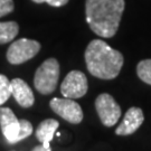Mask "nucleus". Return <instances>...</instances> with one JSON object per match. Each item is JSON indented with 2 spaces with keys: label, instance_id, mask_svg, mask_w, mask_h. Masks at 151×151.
<instances>
[{
  "label": "nucleus",
  "instance_id": "f257e3e1",
  "mask_svg": "<svg viewBox=\"0 0 151 151\" xmlns=\"http://www.w3.org/2000/svg\"><path fill=\"white\" fill-rule=\"evenodd\" d=\"M124 0H86V22L92 32L103 38L113 37L119 29Z\"/></svg>",
  "mask_w": 151,
  "mask_h": 151
},
{
  "label": "nucleus",
  "instance_id": "f03ea898",
  "mask_svg": "<svg viewBox=\"0 0 151 151\" xmlns=\"http://www.w3.org/2000/svg\"><path fill=\"white\" fill-rule=\"evenodd\" d=\"M84 56L88 72L101 80L115 78L123 66V55L102 39L92 40Z\"/></svg>",
  "mask_w": 151,
  "mask_h": 151
},
{
  "label": "nucleus",
  "instance_id": "7ed1b4c3",
  "mask_svg": "<svg viewBox=\"0 0 151 151\" xmlns=\"http://www.w3.org/2000/svg\"><path fill=\"white\" fill-rule=\"evenodd\" d=\"M60 78V64L55 58H48L37 68L34 77L35 88L42 94H50L55 91Z\"/></svg>",
  "mask_w": 151,
  "mask_h": 151
},
{
  "label": "nucleus",
  "instance_id": "20e7f679",
  "mask_svg": "<svg viewBox=\"0 0 151 151\" xmlns=\"http://www.w3.org/2000/svg\"><path fill=\"white\" fill-rule=\"evenodd\" d=\"M40 50V44L27 38H20L11 44L7 50V60L10 64H22L32 60Z\"/></svg>",
  "mask_w": 151,
  "mask_h": 151
},
{
  "label": "nucleus",
  "instance_id": "39448f33",
  "mask_svg": "<svg viewBox=\"0 0 151 151\" xmlns=\"http://www.w3.org/2000/svg\"><path fill=\"white\" fill-rule=\"evenodd\" d=\"M95 109L99 118L105 127H113L121 116V108L112 95L108 93L100 94L95 100Z\"/></svg>",
  "mask_w": 151,
  "mask_h": 151
},
{
  "label": "nucleus",
  "instance_id": "423d86ee",
  "mask_svg": "<svg viewBox=\"0 0 151 151\" xmlns=\"http://www.w3.org/2000/svg\"><path fill=\"white\" fill-rule=\"evenodd\" d=\"M49 106L60 118L72 124H78L83 120V111L81 105L73 101V99H58L54 97L49 102Z\"/></svg>",
  "mask_w": 151,
  "mask_h": 151
},
{
  "label": "nucleus",
  "instance_id": "0eeeda50",
  "mask_svg": "<svg viewBox=\"0 0 151 151\" xmlns=\"http://www.w3.org/2000/svg\"><path fill=\"white\" fill-rule=\"evenodd\" d=\"M87 78L81 70L70 72L60 85V93L67 99H80L86 94Z\"/></svg>",
  "mask_w": 151,
  "mask_h": 151
},
{
  "label": "nucleus",
  "instance_id": "6e6552de",
  "mask_svg": "<svg viewBox=\"0 0 151 151\" xmlns=\"http://www.w3.org/2000/svg\"><path fill=\"white\" fill-rule=\"evenodd\" d=\"M0 127L2 134L9 143L19 142L20 120L17 119L9 108H0Z\"/></svg>",
  "mask_w": 151,
  "mask_h": 151
},
{
  "label": "nucleus",
  "instance_id": "1a4fd4ad",
  "mask_svg": "<svg viewBox=\"0 0 151 151\" xmlns=\"http://www.w3.org/2000/svg\"><path fill=\"white\" fill-rule=\"evenodd\" d=\"M145 121V115L140 108H130L124 115L123 121L115 130V134L129 135L134 133Z\"/></svg>",
  "mask_w": 151,
  "mask_h": 151
},
{
  "label": "nucleus",
  "instance_id": "9d476101",
  "mask_svg": "<svg viewBox=\"0 0 151 151\" xmlns=\"http://www.w3.org/2000/svg\"><path fill=\"white\" fill-rule=\"evenodd\" d=\"M11 83V95H14L17 103L22 108H30L35 102L32 88L22 78H14Z\"/></svg>",
  "mask_w": 151,
  "mask_h": 151
},
{
  "label": "nucleus",
  "instance_id": "9b49d317",
  "mask_svg": "<svg viewBox=\"0 0 151 151\" xmlns=\"http://www.w3.org/2000/svg\"><path fill=\"white\" fill-rule=\"evenodd\" d=\"M60 127L58 121L54 119H46L42 121L36 130V138L39 142H42L45 148H49V143L53 140L57 128Z\"/></svg>",
  "mask_w": 151,
  "mask_h": 151
},
{
  "label": "nucleus",
  "instance_id": "f8f14e48",
  "mask_svg": "<svg viewBox=\"0 0 151 151\" xmlns=\"http://www.w3.org/2000/svg\"><path fill=\"white\" fill-rule=\"evenodd\" d=\"M19 26L15 22H0V44L11 42L18 35Z\"/></svg>",
  "mask_w": 151,
  "mask_h": 151
},
{
  "label": "nucleus",
  "instance_id": "ddd939ff",
  "mask_svg": "<svg viewBox=\"0 0 151 151\" xmlns=\"http://www.w3.org/2000/svg\"><path fill=\"white\" fill-rule=\"evenodd\" d=\"M137 74L141 81L151 85V60H143L137 65Z\"/></svg>",
  "mask_w": 151,
  "mask_h": 151
},
{
  "label": "nucleus",
  "instance_id": "4468645a",
  "mask_svg": "<svg viewBox=\"0 0 151 151\" xmlns=\"http://www.w3.org/2000/svg\"><path fill=\"white\" fill-rule=\"evenodd\" d=\"M11 96V83L8 77L0 74V105L8 101Z\"/></svg>",
  "mask_w": 151,
  "mask_h": 151
},
{
  "label": "nucleus",
  "instance_id": "2eb2a0df",
  "mask_svg": "<svg viewBox=\"0 0 151 151\" xmlns=\"http://www.w3.org/2000/svg\"><path fill=\"white\" fill-rule=\"evenodd\" d=\"M14 0H0V17L14 11Z\"/></svg>",
  "mask_w": 151,
  "mask_h": 151
},
{
  "label": "nucleus",
  "instance_id": "dca6fc26",
  "mask_svg": "<svg viewBox=\"0 0 151 151\" xmlns=\"http://www.w3.org/2000/svg\"><path fill=\"white\" fill-rule=\"evenodd\" d=\"M36 4H43V2H46L48 4L49 6H53V7H62V6H65L68 0H32Z\"/></svg>",
  "mask_w": 151,
  "mask_h": 151
},
{
  "label": "nucleus",
  "instance_id": "f3484780",
  "mask_svg": "<svg viewBox=\"0 0 151 151\" xmlns=\"http://www.w3.org/2000/svg\"><path fill=\"white\" fill-rule=\"evenodd\" d=\"M32 151H52V149H50V147H49V148H45V147L42 145V146L35 147V148L32 149Z\"/></svg>",
  "mask_w": 151,
  "mask_h": 151
}]
</instances>
